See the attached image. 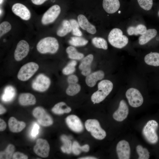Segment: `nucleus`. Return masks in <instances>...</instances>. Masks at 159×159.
Wrapping results in <instances>:
<instances>
[{"label":"nucleus","mask_w":159,"mask_h":159,"mask_svg":"<svg viewBox=\"0 0 159 159\" xmlns=\"http://www.w3.org/2000/svg\"><path fill=\"white\" fill-rule=\"evenodd\" d=\"M113 88V84L110 81L104 80L98 84V90L92 95L91 99L95 103H99L103 101L109 94Z\"/></svg>","instance_id":"nucleus-1"},{"label":"nucleus","mask_w":159,"mask_h":159,"mask_svg":"<svg viewBox=\"0 0 159 159\" xmlns=\"http://www.w3.org/2000/svg\"><path fill=\"white\" fill-rule=\"evenodd\" d=\"M159 127L158 122L154 120H149L144 126L143 134L146 140L151 144H155L158 141L157 130Z\"/></svg>","instance_id":"nucleus-2"},{"label":"nucleus","mask_w":159,"mask_h":159,"mask_svg":"<svg viewBox=\"0 0 159 159\" xmlns=\"http://www.w3.org/2000/svg\"><path fill=\"white\" fill-rule=\"evenodd\" d=\"M59 44L57 39L54 37H48L40 40L37 43V51L42 54L50 53L54 54L58 51Z\"/></svg>","instance_id":"nucleus-3"},{"label":"nucleus","mask_w":159,"mask_h":159,"mask_svg":"<svg viewBox=\"0 0 159 159\" xmlns=\"http://www.w3.org/2000/svg\"><path fill=\"white\" fill-rule=\"evenodd\" d=\"M110 43L113 47L121 49L125 46L128 42L127 37L123 34L120 29L114 28L110 32L108 37Z\"/></svg>","instance_id":"nucleus-4"},{"label":"nucleus","mask_w":159,"mask_h":159,"mask_svg":"<svg viewBox=\"0 0 159 159\" xmlns=\"http://www.w3.org/2000/svg\"><path fill=\"white\" fill-rule=\"evenodd\" d=\"M86 130L95 138L101 140L106 136V132L101 127L99 121L95 119H88L85 123Z\"/></svg>","instance_id":"nucleus-5"},{"label":"nucleus","mask_w":159,"mask_h":159,"mask_svg":"<svg viewBox=\"0 0 159 159\" xmlns=\"http://www.w3.org/2000/svg\"><path fill=\"white\" fill-rule=\"evenodd\" d=\"M38 65L35 62H31L22 66L19 69L17 78L21 81H26L29 79L37 71Z\"/></svg>","instance_id":"nucleus-6"},{"label":"nucleus","mask_w":159,"mask_h":159,"mask_svg":"<svg viewBox=\"0 0 159 159\" xmlns=\"http://www.w3.org/2000/svg\"><path fill=\"white\" fill-rule=\"evenodd\" d=\"M125 95L129 104L132 107H138L143 103V96L137 89L133 87L128 89L126 92Z\"/></svg>","instance_id":"nucleus-7"},{"label":"nucleus","mask_w":159,"mask_h":159,"mask_svg":"<svg viewBox=\"0 0 159 159\" xmlns=\"http://www.w3.org/2000/svg\"><path fill=\"white\" fill-rule=\"evenodd\" d=\"M32 114L37 119L38 122L42 126H48L53 123L52 117L42 107H36L33 110Z\"/></svg>","instance_id":"nucleus-8"},{"label":"nucleus","mask_w":159,"mask_h":159,"mask_svg":"<svg viewBox=\"0 0 159 159\" xmlns=\"http://www.w3.org/2000/svg\"><path fill=\"white\" fill-rule=\"evenodd\" d=\"M61 8L58 5H54L49 8L44 14L41 19L44 25H47L54 22L61 12Z\"/></svg>","instance_id":"nucleus-9"},{"label":"nucleus","mask_w":159,"mask_h":159,"mask_svg":"<svg viewBox=\"0 0 159 159\" xmlns=\"http://www.w3.org/2000/svg\"><path fill=\"white\" fill-rule=\"evenodd\" d=\"M51 83L50 79L45 75H38L32 84V87L35 90L41 92L45 91L49 88Z\"/></svg>","instance_id":"nucleus-10"},{"label":"nucleus","mask_w":159,"mask_h":159,"mask_svg":"<svg viewBox=\"0 0 159 159\" xmlns=\"http://www.w3.org/2000/svg\"><path fill=\"white\" fill-rule=\"evenodd\" d=\"M29 46L25 40H22L17 44L14 52V58L17 61L22 60L28 55L29 51Z\"/></svg>","instance_id":"nucleus-11"},{"label":"nucleus","mask_w":159,"mask_h":159,"mask_svg":"<svg viewBox=\"0 0 159 159\" xmlns=\"http://www.w3.org/2000/svg\"><path fill=\"white\" fill-rule=\"evenodd\" d=\"M50 146L46 140L41 138L38 139L34 148V153L38 156L46 158L49 154Z\"/></svg>","instance_id":"nucleus-12"},{"label":"nucleus","mask_w":159,"mask_h":159,"mask_svg":"<svg viewBox=\"0 0 159 159\" xmlns=\"http://www.w3.org/2000/svg\"><path fill=\"white\" fill-rule=\"evenodd\" d=\"M116 151L119 159H130V149L127 141L124 140L120 141L117 144Z\"/></svg>","instance_id":"nucleus-13"},{"label":"nucleus","mask_w":159,"mask_h":159,"mask_svg":"<svg viewBox=\"0 0 159 159\" xmlns=\"http://www.w3.org/2000/svg\"><path fill=\"white\" fill-rule=\"evenodd\" d=\"M13 13L22 19L28 20L31 17L30 11L24 5L19 3L14 4L12 7Z\"/></svg>","instance_id":"nucleus-14"},{"label":"nucleus","mask_w":159,"mask_h":159,"mask_svg":"<svg viewBox=\"0 0 159 159\" xmlns=\"http://www.w3.org/2000/svg\"><path fill=\"white\" fill-rule=\"evenodd\" d=\"M129 111L128 107L126 102L122 100L120 102L118 109L113 115V118L117 121H122L127 117Z\"/></svg>","instance_id":"nucleus-15"},{"label":"nucleus","mask_w":159,"mask_h":159,"mask_svg":"<svg viewBox=\"0 0 159 159\" xmlns=\"http://www.w3.org/2000/svg\"><path fill=\"white\" fill-rule=\"evenodd\" d=\"M66 123L69 128L76 132H80L83 130V126L80 119L76 115H70L66 119Z\"/></svg>","instance_id":"nucleus-16"},{"label":"nucleus","mask_w":159,"mask_h":159,"mask_svg":"<svg viewBox=\"0 0 159 159\" xmlns=\"http://www.w3.org/2000/svg\"><path fill=\"white\" fill-rule=\"evenodd\" d=\"M78 21L80 26L83 29L92 34H94L96 32L94 26L90 23L87 18L82 14H80L77 16Z\"/></svg>","instance_id":"nucleus-17"},{"label":"nucleus","mask_w":159,"mask_h":159,"mask_svg":"<svg viewBox=\"0 0 159 159\" xmlns=\"http://www.w3.org/2000/svg\"><path fill=\"white\" fill-rule=\"evenodd\" d=\"M104 76V73L102 70L95 72L86 76V83L88 86L92 87L95 86L98 81L102 79Z\"/></svg>","instance_id":"nucleus-18"},{"label":"nucleus","mask_w":159,"mask_h":159,"mask_svg":"<svg viewBox=\"0 0 159 159\" xmlns=\"http://www.w3.org/2000/svg\"><path fill=\"white\" fill-rule=\"evenodd\" d=\"M102 6L107 13L113 14L118 10L120 4L119 0H103Z\"/></svg>","instance_id":"nucleus-19"},{"label":"nucleus","mask_w":159,"mask_h":159,"mask_svg":"<svg viewBox=\"0 0 159 159\" xmlns=\"http://www.w3.org/2000/svg\"><path fill=\"white\" fill-rule=\"evenodd\" d=\"M8 125L10 131L14 132H21L26 126V124L24 122L17 121L14 117H11L9 119Z\"/></svg>","instance_id":"nucleus-20"},{"label":"nucleus","mask_w":159,"mask_h":159,"mask_svg":"<svg viewBox=\"0 0 159 159\" xmlns=\"http://www.w3.org/2000/svg\"><path fill=\"white\" fill-rule=\"evenodd\" d=\"M144 61L147 65L154 67H159V52H151L144 57Z\"/></svg>","instance_id":"nucleus-21"},{"label":"nucleus","mask_w":159,"mask_h":159,"mask_svg":"<svg viewBox=\"0 0 159 159\" xmlns=\"http://www.w3.org/2000/svg\"><path fill=\"white\" fill-rule=\"evenodd\" d=\"M19 103L22 105H34L36 102V99L31 93H23L19 95Z\"/></svg>","instance_id":"nucleus-22"},{"label":"nucleus","mask_w":159,"mask_h":159,"mask_svg":"<svg viewBox=\"0 0 159 159\" xmlns=\"http://www.w3.org/2000/svg\"><path fill=\"white\" fill-rule=\"evenodd\" d=\"M157 32L155 29H147L145 33L142 35L139 38V43L141 45H144L149 42L157 35Z\"/></svg>","instance_id":"nucleus-23"},{"label":"nucleus","mask_w":159,"mask_h":159,"mask_svg":"<svg viewBox=\"0 0 159 159\" xmlns=\"http://www.w3.org/2000/svg\"><path fill=\"white\" fill-rule=\"evenodd\" d=\"M147 30L146 27L145 25L139 24L136 26H130L127 29V32L129 35H142L145 33Z\"/></svg>","instance_id":"nucleus-24"},{"label":"nucleus","mask_w":159,"mask_h":159,"mask_svg":"<svg viewBox=\"0 0 159 159\" xmlns=\"http://www.w3.org/2000/svg\"><path fill=\"white\" fill-rule=\"evenodd\" d=\"M71 111V108L67 106L64 102H60L57 103L52 109V111L53 113L58 115L68 113Z\"/></svg>","instance_id":"nucleus-25"},{"label":"nucleus","mask_w":159,"mask_h":159,"mask_svg":"<svg viewBox=\"0 0 159 159\" xmlns=\"http://www.w3.org/2000/svg\"><path fill=\"white\" fill-rule=\"evenodd\" d=\"M15 95L16 91L14 88L11 86H8L4 89L1 99L4 102H10L13 99Z\"/></svg>","instance_id":"nucleus-26"},{"label":"nucleus","mask_w":159,"mask_h":159,"mask_svg":"<svg viewBox=\"0 0 159 159\" xmlns=\"http://www.w3.org/2000/svg\"><path fill=\"white\" fill-rule=\"evenodd\" d=\"M72 30V27L69 21L67 20H63L60 27L57 31L58 36L61 37H64Z\"/></svg>","instance_id":"nucleus-27"},{"label":"nucleus","mask_w":159,"mask_h":159,"mask_svg":"<svg viewBox=\"0 0 159 159\" xmlns=\"http://www.w3.org/2000/svg\"><path fill=\"white\" fill-rule=\"evenodd\" d=\"M63 145L61 147L62 151L64 153L70 154L72 152V144L68 137L65 135H62L60 137Z\"/></svg>","instance_id":"nucleus-28"},{"label":"nucleus","mask_w":159,"mask_h":159,"mask_svg":"<svg viewBox=\"0 0 159 159\" xmlns=\"http://www.w3.org/2000/svg\"><path fill=\"white\" fill-rule=\"evenodd\" d=\"M66 52L69 58L72 59L80 60L84 56L82 53L78 52L76 48L72 46L68 47L66 49Z\"/></svg>","instance_id":"nucleus-29"},{"label":"nucleus","mask_w":159,"mask_h":159,"mask_svg":"<svg viewBox=\"0 0 159 159\" xmlns=\"http://www.w3.org/2000/svg\"><path fill=\"white\" fill-rule=\"evenodd\" d=\"M89 146L87 144H85L81 146L76 141H74L72 144V152L76 155L80 154L81 151L88 152L89 150Z\"/></svg>","instance_id":"nucleus-30"},{"label":"nucleus","mask_w":159,"mask_h":159,"mask_svg":"<svg viewBox=\"0 0 159 159\" xmlns=\"http://www.w3.org/2000/svg\"><path fill=\"white\" fill-rule=\"evenodd\" d=\"M88 42L87 40L79 36L72 37L69 41L70 45L75 47L84 46L87 44Z\"/></svg>","instance_id":"nucleus-31"},{"label":"nucleus","mask_w":159,"mask_h":159,"mask_svg":"<svg viewBox=\"0 0 159 159\" xmlns=\"http://www.w3.org/2000/svg\"><path fill=\"white\" fill-rule=\"evenodd\" d=\"M92 43L96 47L105 50L107 49V41L104 38L100 37H95L92 39Z\"/></svg>","instance_id":"nucleus-32"},{"label":"nucleus","mask_w":159,"mask_h":159,"mask_svg":"<svg viewBox=\"0 0 159 159\" xmlns=\"http://www.w3.org/2000/svg\"><path fill=\"white\" fill-rule=\"evenodd\" d=\"M15 150L14 146L12 144H9L4 151L0 152V158H11L12 157H13Z\"/></svg>","instance_id":"nucleus-33"},{"label":"nucleus","mask_w":159,"mask_h":159,"mask_svg":"<svg viewBox=\"0 0 159 159\" xmlns=\"http://www.w3.org/2000/svg\"><path fill=\"white\" fill-rule=\"evenodd\" d=\"M137 152L139 156V159H148L150 158V153L146 148H144L140 145L137 146L136 148Z\"/></svg>","instance_id":"nucleus-34"},{"label":"nucleus","mask_w":159,"mask_h":159,"mask_svg":"<svg viewBox=\"0 0 159 159\" xmlns=\"http://www.w3.org/2000/svg\"><path fill=\"white\" fill-rule=\"evenodd\" d=\"M69 21L72 27V34L77 36H81L82 33L80 29V26L78 21L74 19H70Z\"/></svg>","instance_id":"nucleus-35"},{"label":"nucleus","mask_w":159,"mask_h":159,"mask_svg":"<svg viewBox=\"0 0 159 159\" xmlns=\"http://www.w3.org/2000/svg\"><path fill=\"white\" fill-rule=\"evenodd\" d=\"M81 90V86L78 84H69L66 90V93L69 96H72L78 93Z\"/></svg>","instance_id":"nucleus-36"},{"label":"nucleus","mask_w":159,"mask_h":159,"mask_svg":"<svg viewBox=\"0 0 159 159\" xmlns=\"http://www.w3.org/2000/svg\"><path fill=\"white\" fill-rule=\"evenodd\" d=\"M77 64V62L76 61L73 60L71 61L63 69L62 73L66 75L72 74L75 71V66Z\"/></svg>","instance_id":"nucleus-37"},{"label":"nucleus","mask_w":159,"mask_h":159,"mask_svg":"<svg viewBox=\"0 0 159 159\" xmlns=\"http://www.w3.org/2000/svg\"><path fill=\"white\" fill-rule=\"evenodd\" d=\"M93 58V56L92 54H89L83 58L79 66V69L82 70L85 68L90 66Z\"/></svg>","instance_id":"nucleus-38"},{"label":"nucleus","mask_w":159,"mask_h":159,"mask_svg":"<svg viewBox=\"0 0 159 159\" xmlns=\"http://www.w3.org/2000/svg\"><path fill=\"white\" fill-rule=\"evenodd\" d=\"M11 28V25L9 22L5 21L1 23L0 24V37L9 32Z\"/></svg>","instance_id":"nucleus-39"},{"label":"nucleus","mask_w":159,"mask_h":159,"mask_svg":"<svg viewBox=\"0 0 159 159\" xmlns=\"http://www.w3.org/2000/svg\"><path fill=\"white\" fill-rule=\"evenodd\" d=\"M140 6L146 11L150 10L153 5V0H137Z\"/></svg>","instance_id":"nucleus-40"},{"label":"nucleus","mask_w":159,"mask_h":159,"mask_svg":"<svg viewBox=\"0 0 159 159\" xmlns=\"http://www.w3.org/2000/svg\"><path fill=\"white\" fill-rule=\"evenodd\" d=\"M13 158L14 159H27L28 156L24 154L19 152H17L14 153Z\"/></svg>","instance_id":"nucleus-41"},{"label":"nucleus","mask_w":159,"mask_h":159,"mask_svg":"<svg viewBox=\"0 0 159 159\" xmlns=\"http://www.w3.org/2000/svg\"><path fill=\"white\" fill-rule=\"evenodd\" d=\"M39 128V126L37 123L34 124L31 132V135L33 137H36L38 134Z\"/></svg>","instance_id":"nucleus-42"},{"label":"nucleus","mask_w":159,"mask_h":159,"mask_svg":"<svg viewBox=\"0 0 159 159\" xmlns=\"http://www.w3.org/2000/svg\"><path fill=\"white\" fill-rule=\"evenodd\" d=\"M78 80V77L74 75H70L67 78V81L69 84L77 83Z\"/></svg>","instance_id":"nucleus-43"},{"label":"nucleus","mask_w":159,"mask_h":159,"mask_svg":"<svg viewBox=\"0 0 159 159\" xmlns=\"http://www.w3.org/2000/svg\"><path fill=\"white\" fill-rule=\"evenodd\" d=\"M81 73L83 75L87 76L91 73V68L90 66L84 68L82 70Z\"/></svg>","instance_id":"nucleus-44"},{"label":"nucleus","mask_w":159,"mask_h":159,"mask_svg":"<svg viewBox=\"0 0 159 159\" xmlns=\"http://www.w3.org/2000/svg\"><path fill=\"white\" fill-rule=\"evenodd\" d=\"M6 127L5 122L3 119H0V130L3 131L5 130Z\"/></svg>","instance_id":"nucleus-45"},{"label":"nucleus","mask_w":159,"mask_h":159,"mask_svg":"<svg viewBox=\"0 0 159 159\" xmlns=\"http://www.w3.org/2000/svg\"><path fill=\"white\" fill-rule=\"evenodd\" d=\"M33 4L36 5H40L47 0H31Z\"/></svg>","instance_id":"nucleus-46"},{"label":"nucleus","mask_w":159,"mask_h":159,"mask_svg":"<svg viewBox=\"0 0 159 159\" xmlns=\"http://www.w3.org/2000/svg\"><path fill=\"white\" fill-rule=\"evenodd\" d=\"M6 112V109L0 104V114L1 115L5 113Z\"/></svg>","instance_id":"nucleus-47"},{"label":"nucleus","mask_w":159,"mask_h":159,"mask_svg":"<svg viewBox=\"0 0 159 159\" xmlns=\"http://www.w3.org/2000/svg\"><path fill=\"white\" fill-rule=\"evenodd\" d=\"M79 159H97L96 158L92 157V156H87V157H82L81 158H79Z\"/></svg>","instance_id":"nucleus-48"},{"label":"nucleus","mask_w":159,"mask_h":159,"mask_svg":"<svg viewBox=\"0 0 159 159\" xmlns=\"http://www.w3.org/2000/svg\"><path fill=\"white\" fill-rule=\"evenodd\" d=\"M3 1V0H0V4H1Z\"/></svg>","instance_id":"nucleus-49"},{"label":"nucleus","mask_w":159,"mask_h":159,"mask_svg":"<svg viewBox=\"0 0 159 159\" xmlns=\"http://www.w3.org/2000/svg\"><path fill=\"white\" fill-rule=\"evenodd\" d=\"M120 13H121V11H118V13H119V14Z\"/></svg>","instance_id":"nucleus-50"}]
</instances>
